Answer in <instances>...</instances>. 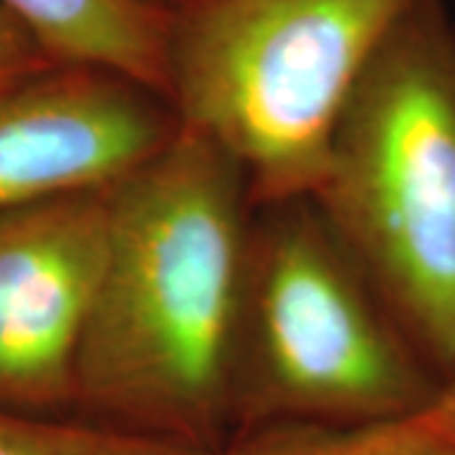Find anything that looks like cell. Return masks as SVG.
I'll return each instance as SVG.
<instances>
[{
	"instance_id": "3",
	"label": "cell",
	"mask_w": 455,
	"mask_h": 455,
	"mask_svg": "<svg viewBox=\"0 0 455 455\" xmlns=\"http://www.w3.org/2000/svg\"><path fill=\"white\" fill-rule=\"evenodd\" d=\"M440 392L438 370L314 200L256 205L233 362V435L387 420L433 405Z\"/></svg>"
},
{
	"instance_id": "6",
	"label": "cell",
	"mask_w": 455,
	"mask_h": 455,
	"mask_svg": "<svg viewBox=\"0 0 455 455\" xmlns=\"http://www.w3.org/2000/svg\"><path fill=\"white\" fill-rule=\"evenodd\" d=\"M180 132L167 99L82 66L0 89V212L112 190Z\"/></svg>"
},
{
	"instance_id": "7",
	"label": "cell",
	"mask_w": 455,
	"mask_h": 455,
	"mask_svg": "<svg viewBox=\"0 0 455 455\" xmlns=\"http://www.w3.org/2000/svg\"><path fill=\"white\" fill-rule=\"evenodd\" d=\"M53 66L109 71L167 99L170 11L145 0H0Z\"/></svg>"
},
{
	"instance_id": "2",
	"label": "cell",
	"mask_w": 455,
	"mask_h": 455,
	"mask_svg": "<svg viewBox=\"0 0 455 455\" xmlns=\"http://www.w3.org/2000/svg\"><path fill=\"white\" fill-rule=\"evenodd\" d=\"M425 359L455 364V26L415 0L377 49L311 193Z\"/></svg>"
},
{
	"instance_id": "8",
	"label": "cell",
	"mask_w": 455,
	"mask_h": 455,
	"mask_svg": "<svg viewBox=\"0 0 455 455\" xmlns=\"http://www.w3.org/2000/svg\"><path fill=\"white\" fill-rule=\"evenodd\" d=\"M212 455H455V415L438 397L400 418L245 430Z\"/></svg>"
},
{
	"instance_id": "1",
	"label": "cell",
	"mask_w": 455,
	"mask_h": 455,
	"mask_svg": "<svg viewBox=\"0 0 455 455\" xmlns=\"http://www.w3.org/2000/svg\"><path fill=\"white\" fill-rule=\"evenodd\" d=\"M253 208L241 167L185 130L114 185L74 418L200 453L226 445Z\"/></svg>"
},
{
	"instance_id": "9",
	"label": "cell",
	"mask_w": 455,
	"mask_h": 455,
	"mask_svg": "<svg viewBox=\"0 0 455 455\" xmlns=\"http://www.w3.org/2000/svg\"><path fill=\"white\" fill-rule=\"evenodd\" d=\"M0 455H212L137 438L82 418L33 415L0 405Z\"/></svg>"
},
{
	"instance_id": "11",
	"label": "cell",
	"mask_w": 455,
	"mask_h": 455,
	"mask_svg": "<svg viewBox=\"0 0 455 455\" xmlns=\"http://www.w3.org/2000/svg\"><path fill=\"white\" fill-rule=\"evenodd\" d=\"M440 397H443V403H445L448 410L455 415V364L453 370L445 374V379H443V392H440Z\"/></svg>"
},
{
	"instance_id": "4",
	"label": "cell",
	"mask_w": 455,
	"mask_h": 455,
	"mask_svg": "<svg viewBox=\"0 0 455 455\" xmlns=\"http://www.w3.org/2000/svg\"><path fill=\"white\" fill-rule=\"evenodd\" d=\"M415 0H185L170 8L167 104L226 152L253 205L309 197L339 116Z\"/></svg>"
},
{
	"instance_id": "12",
	"label": "cell",
	"mask_w": 455,
	"mask_h": 455,
	"mask_svg": "<svg viewBox=\"0 0 455 455\" xmlns=\"http://www.w3.org/2000/svg\"><path fill=\"white\" fill-rule=\"evenodd\" d=\"M149 5H157V8H164V11H170V8H175L180 3H185V0H145Z\"/></svg>"
},
{
	"instance_id": "5",
	"label": "cell",
	"mask_w": 455,
	"mask_h": 455,
	"mask_svg": "<svg viewBox=\"0 0 455 455\" xmlns=\"http://www.w3.org/2000/svg\"><path fill=\"white\" fill-rule=\"evenodd\" d=\"M109 235V190L0 212V405L74 410V374Z\"/></svg>"
},
{
	"instance_id": "10",
	"label": "cell",
	"mask_w": 455,
	"mask_h": 455,
	"mask_svg": "<svg viewBox=\"0 0 455 455\" xmlns=\"http://www.w3.org/2000/svg\"><path fill=\"white\" fill-rule=\"evenodd\" d=\"M53 66L28 33L0 8V89Z\"/></svg>"
}]
</instances>
